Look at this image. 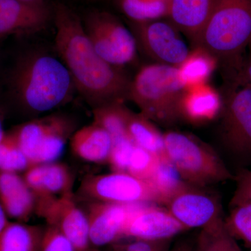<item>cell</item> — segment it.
Masks as SVG:
<instances>
[{
	"label": "cell",
	"instance_id": "obj_11",
	"mask_svg": "<svg viewBox=\"0 0 251 251\" xmlns=\"http://www.w3.org/2000/svg\"><path fill=\"white\" fill-rule=\"evenodd\" d=\"M39 201L38 212L49 226L59 229L76 251H88L90 242L88 217L73 201L72 193L59 198H40Z\"/></svg>",
	"mask_w": 251,
	"mask_h": 251
},
{
	"label": "cell",
	"instance_id": "obj_5",
	"mask_svg": "<svg viewBox=\"0 0 251 251\" xmlns=\"http://www.w3.org/2000/svg\"><path fill=\"white\" fill-rule=\"evenodd\" d=\"M163 138L167 156L188 184L206 188L233 179L219 155L196 137L168 130Z\"/></svg>",
	"mask_w": 251,
	"mask_h": 251
},
{
	"label": "cell",
	"instance_id": "obj_19",
	"mask_svg": "<svg viewBox=\"0 0 251 251\" xmlns=\"http://www.w3.org/2000/svg\"><path fill=\"white\" fill-rule=\"evenodd\" d=\"M24 180L34 195L40 198L71 192L70 174L66 167L57 163L31 166L26 171Z\"/></svg>",
	"mask_w": 251,
	"mask_h": 251
},
{
	"label": "cell",
	"instance_id": "obj_40",
	"mask_svg": "<svg viewBox=\"0 0 251 251\" xmlns=\"http://www.w3.org/2000/svg\"></svg>",
	"mask_w": 251,
	"mask_h": 251
},
{
	"label": "cell",
	"instance_id": "obj_31",
	"mask_svg": "<svg viewBox=\"0 0 251 251\" xmlns=\"http://www.w3.org/2000/svg\"><path fill=\"white\" fill-rule=\"evenodd\" d=\"M112 148L108 162L115 172L127 173L135 144L128 137L112 140Z\"/></svg>",
	"mask_w": 251,
	"mask_h": 251
},
{
	"label": "cell",
	"instance_id": "obj_27",
	"mask_svg": "<svg viewBox=\"0 0 251 251\" xmlns=\"http://www.w3.org/2000/svg\"><path fill=\"white\" fill-rule=\"evenodd\" d=\"M216 68L214 59L201 50H194L179 67L181 78L188 87L204 83Z\"/></svg>",
	"mask_w": 251,
	"mask_h": 251
},
{
	"label": "cell",
	"instance_id": "obj_30",
	"mask_svg": "<svg viewBox=\"0 0 251 251\" xmlns=\"http://www.w3.org/2000/svg\"><path fill=\"white\" fill-rule=\"evenodd\" d=\"M158 157L135 145L130 156L127 173L149 181L156 169Z\"/></svg>",
	"mask_w": 251,
	"mask_h": 251
},
{
	"label": "cell",
	"instance_id": "obj_23",
	"mask_svg": "<svg viewBox=\"0 0 251 251\" xmlns=\"http://www.w3.org/2000/svg\"><path fill=\"white\" fill-rule=\"evenodd\" d=\"M148 181L156 191L158 204L164 206L173 196L189 184L183 180L168 156L158 158L156 169Z\"/></svg>",
	"mask_w": 251,
	"mask_h": 251
},
{
	"label": "cell",
	"instance_id": "obj_29",
	"mask_svg": "<svg viewBox=\"0 0 251 251\" xmlns=\"http://www.w3.org/2000/svg\"><path fill=\"white\" fill-rule=\"evenodd\" d=\"M30 163L10 134L0 144V171L16 173L27 170Z\"/></svg>",
	"mask_w": 251,
	"mask_h": 251
},
{
	"label": "cell",
	"instance_id": "obj_4",
	"mask_svg": "<svg viewBox=\"0 0 251 251\" xmlns=\"http://www.w3.org/2000/svg\"><path fill=\"white\" fill-rule=\"evenodd\" d=\"M188 86L179 67L144 66L132 79L129 99L140 113L155 123L170 126L181 121V106Z\"/></svg>",
	"mask_w": 251,
	"mask_h": 251
},
{
	"label": "cell",
	"instance_id": "obj_33",
	"mask_svg": "<svg viewBox=\"0 0 251 251\" xmlns=\"http://www.w3.org/2000/svg\"><path fill=\"white\" fill-rule=\"evenodd\" d=\"M171 240L135 239L133 242L115 244L112 251H169Z\"/></svg>",
	"mask_w": 251,
	"mask_h": 251
},
{
	"label": "cell",
	"instance_id": "obj_38",
	"mask_svg": "<svg viewBox=\"0 0 251 251\" xmlns=\"http://www.w3.org/2000/svg\"><path fill=\"white\" fill-rule=\"evenodd\" d=\"M4 135V130H3L2 122H1V117H0V144H1V141H2Z\"/></svg>",
	"mask_w": 251,
	"mask_h": 251
},
{
	"label": "cell",
	"instance_id": "obj_32",
	"mask_svg": "<svg viewBox=\"0 0 251 251\" xmlns=\"http://www.w3.org/2000/svg\"><path fill=\"white\" fill-rule=\"evenodd\" d=\"M41 251H76L72 242L59 229L52 226L44 231Z\"/></svg>",
	"mask_w": 251,
	"mask_h": 251
},
{
	"label": "cell",
	"instance_id": "obj_41",
	"mask_svg": "<svg viewBox=\"0 0 251 251\" xmlns=\"http://www.w3.org/2000/svg\"></svg>",
	"mask_w": 251,
	"mask_h": 251
},
{
	"label": "cell",
	"instance_id": "obj_35",
	"mask_svg": "<svg viewBox=\"0 0 251 251\" xmlns=\"http://www.w3.org/2000/svg\"><path fill=\"white\" fill-rule=\"evenodd\" d=\"M241 84H249L251 87V41L248 46L237 85Z\"/></svg>",
	"mask_w": 251,
	"mask_h": 251
},
{
	"label": "cell",
	"instance_id": "obj_21",
	"mask_svg": "<svg viewBox=\"0 0 251 251\" xmlns=\"http://www.w3.org/2000/svg\"><path fill=\"white\" fill-rule=\"evenodd\" d=\"M126 131L128 136L135 145L158 158L168 156L163 133L158 130L153 122L141 113L135 114L130 110L127 121Z\"/></svg>",
	"mask_w": 251,
	"mask_h": 251
},
{
	"label": "cell",
	"instance_id": "obj_22",
	"mask_svg": "<svg viewBox=\"0 0 251 251\" xmlns=\"http://www.w3.org/2000/svg\"><path fill=\"white\" fill-rule=\"evenodd\" d=\"M44 234L36 226L9 222L0 234V251H41Z\"/></svg>",
	"mask_w": 251,
	"mask_h": 251
},
{
	"label": "cell",
	"instance_id": "obj_24",
	"mask_svg": "<svg viewBox=\"0 0 251 251\" xmlns=\"http://www.w3.org/2000/svg\"><path fill=\"white\" fill-rule=\"evenodd\" d=\"M195 251H242L229 233L222 216L201 228Z\"/></svg>",
	"mask_w": 251,
	"mask_h": 251
},
{
	"label": "cell",
	"instance_id": "obj_28",
	"mask_svg": "<svg viewBox=\"0 0 251 251\" xmlns=\"http://www.w3.org/2000/svg\"><path fill=\"white\" fill-rule=\"evenodd\" d=\"M230 206V213L224 220L226 228L234 239L242 241L251 250V202Z\"/></svg>",
	"mask_w": 251,
	"mask_h": 251
},
{
	"label": "cell",
	"instance_id": "obj_15",
	"mask_svg": "<svg viewBox=\"0 0 251 251\" xmlns=\"http://www.w3.org/2000/svg\"><path fill=\"white\" fill-rule=\"evenodd\" d=\"M135 206L102 202L94 204L88 217L90 242L101 247L123 237L126 225Z\"/></svg>",
	"mask_w": 251,
	"mask_h": 251
},
{
	"label": "cell",
	"instance_id": "obj_16",
	"mask_svg": "<svg viewBox=\"0 0 251 251\" xmlns=\"http://www.w3.org/2000/svg\"><path fill=\"white\" fill-rule=\"evenodd\" d=\"M214 0H171L168 19L196 49L210 15Z\"/></svg>",
	"mask_w": 251,
	"mask_h": 251
},
{
	"label": "cell",
	"instance_id": "obj_12",
	"mask_svg": "<svg viewBox=\"0 0 251 251\" xmlns=\"http://www.w3.org/2000/svg\"><path fill=\"white\" fill-rule=\"evenodd\" d=\"M204 188L187 184L165 204L175 219L186 229L204 227L221 217V201Z\"/></svg>",
	"mask_w": 251,
	"mask_h": 251
},
{
	"label": "cell",
	"instance_id": "obj_39",
	"mask_svg": "<svg viewBox=\"0 0 251 251\" xmlns=\"http://www.w3.org/2000/svg\"><path fill=\"white\" fill-rule=\"evenodd\" d=\"M20 1H25V2H40V1H44V0H20Z\"/></svg>",
	"mask_w": 251,
	"mask_h": 251
},
{
	"label": "cell",
	"instance_id": "obj_17",
	"mask_svg": "<svg viewBox=\"0 0 251 251\" xmlns=\"http://www.w3.org/2000/svg\"><path fill=\"white\" fill-rule=\"evenodd\" d=\"M0 204L6 215L26 221L36 205L35 196L17 173L0 171Z\"/></svg>",
	"mask_w": 251,
	"mask_h": 251
},
{
	"label": "cell",
	"instance_id": "obj_14",
	"mask_svg": "<svg viewBox=\"0 0 251 251\" xmlns=\"http://www.w3.org/2000/svg\"><path fill=\"white\" fill-rule=\"evenodd\" d=\"M50 16V11L45 1L0 0V39L40 31L46 27Z\"/></svg>",
	"mask_w": 251,
	"mask_h": 251
},
{
	"label": "cell",
	"instance_id": "obj_13",
	"mask_svg": "<svg viewBox=\"0 0 251 251\" xmlns=\"http://www.w3.org/2000/svg\"><path fill=\"white\" fill-rule=\"evenodd\" d=\"M187 230L166 207L156 204H135L123 237L147 240H168Z\"/></svg>",
	"mask_w": 251,
	"mask_h": 251
},
{
	"label": "cell",
	"instance_id": "obj_9",
	"mask_svg": "<svg viewBox=\"0 0 251 251\" xmlns=\"http://www.w3.org/2000/svg\"><path fill=\"white\" fill-rule=\"evenodd\" d=\"M138 50L157 64L179 67L191 54L180 31L169 20L129 21Z\"/></svg>",
	"mask_w": 251,
	"mask_h": 251
},
{
	"label": "cell",
	"instance_id": "obj_1",
	"mask_svg": "<svg viewBox=\"0 0 251 251\" xmlns=\"http://www.w3.org/2000/svg\"><path fill=\"white\" fill-rule=\"evenodd\" d=\"M54 15L56 50L76 92L94 108L128 100L133 78L96 52L80 18L62 4L54 7Z\"/></svg>",
	"mask_w": 251,
	"mask_h": 251
},
{
	"label": "cell",
	"instance_id": "obj_36",
	"mask_svg": "<svg viewBox=\"0 0 251 251\" xmlns=\"http://www.w3.org/2000/svg\"><path fill=\"white\" fill-rule=\"evenodd\" d=\"M169 251H195V249L187 242H180L176 243Z\"/></svg>",
	"mask_w": 251,
	"mask_h": 251
},
{
	"label": "cell",
	"instance_id": "obj_37",
	"mask_svg": "<svg viewBox=\"0 0 251 251\" xmlns=\"http://www.w3.org/2000/svg\"><path fill=\"white\" fill-rule=\"evenodd\" d=\"M6 214L4 209H3L2 206L0 204V234L3 232L6 226H7L8 221Z\"/></svg>",
	"mask_w": 251,
	"mask_h": 251
},
{
	"label": "cell",
	"instance_id": "obj_8",
	"mask_svg": "<svg viewBox=\"0 0 251 251\" xmlns=\"http://www.w3.org/2000/svg\"><path fill=\"white\" fill-rule=\"evenodd\" d=\"M82 25L96 52L109 64L123 67L136 58L138 46L134 35L113 15L92 13Z\"/></svg>",
	"mask_w": 251,
	"mask_h": 251
},
{
	"label": "cell",
	"instance_id": "obj_10",
	"mask_svg": "<svg viewBox=\"0 0 251 251\" xmlns=\"http://www.w3.org/2000/svg\"><path fill=\"white\" fill-rule=\"evenodd\" d=\"M83 191L102 202L159 204L151 183L128 173L115 172L89 178L84 183Z\"/></svg>",
	"mask_w": 251,
	"mask_h": 251
},
{
	"label": "cell",
	"instance_id": "obj_25",
	"mask_svg": "<svg viewBox=\"0 0 251 251\" xmlns=\"http://www.w3.org/2000/svg\"><path fill=\"white\" fill-rule=\"evenodd\" d=\"M130 111L125 102L105 104L94 108V123L108 131L112 140L128 137L126 126Z\"/></svg>",
	"mask_w": 251,
	"mask_h": 251
},
{
	"label": "cell",
	"instance_id": "obj_3",
	"mask_svg": "<svg viewBox=\"0 0 251 251\" xmlns=\"http://www.w3.org/2000/svg\"><path fill=\"white\" fill-rule=\"evenodd\" d=\"M9 89L20 105L37 113L67 103L76 92L62 61L39 50L26 52L18 59L10 75Z\"/></svg>",
	"mask_w": 251,
	"mask_h": 251
},
{
	"label": "cell",
	"instance_id": "obj_6",
	"mask_svg": "<svg viewBox=\"0 0 251 251\" xmlns=\"http://www.w3.org/2000/svg\"><path fill=\"white\" fill-rule=\"evenodd\" d=\"M221 96L217 120L221 140L234 154L251 158V87L223 85Z\"/></svg>",
	"mask_w": 251,
	"mask_h": 251
},
{
	"label": "cell",
	"instance_id": "obj_26",
	"mask_svg": "<svg viewBox=\"0 0 251 251\" xmlns=\"http://www.w3.org/2000/svg\"><path fill=\"white\" fill-rule=\"evenodd\" d=\"M171 0H118L122 12L131 21L168 18Z\"/></svg>",
	"mask_w": 251,
	"mask_h": 251
},
{
	"label": "cell",
	"instance_id": "obj_2",
	"mask_svg": "<svg viewBox=\"0 0 251 251\" xmlns=\"http://www.w3.org/2000/svg\"><path fill=\"white\" fill-rule=\"evenodd\" d=\"M251 41V0H214L196 49L214 59L224 85H237Z\"/></svg>",
	"mask_w": 251,
	"mask_h": 251
},
{
	"label": "cell",
	"instance_id": "obj_34",
	"mask_svg": "<svg viewBox=\"0 0 251 251\" xmlns=\"http://www.w3.org/2000/svg\"><path fill=\"white\" fill-rule=\"evenodd\" d=\"M237 186L230 206L238 203L251 202V170L243 169L235 177Z\"/></svg>",
	"mask_w": 251,
	"mask_h": 251
},
{
	"label": "cell",
	"instance_id": "obj_20",
	"mask_svg": "<svg viewBox=\"0 0 251 251\" xmlns=\"http://www.w3.org/2000/svg\"><path fill=\"white\" fill-rule=\"evenodd\" d=\"M112 138L103 128L94 123L77 130L72 138V148L85 161L108 162L112 148Z\"/></svg>",
	"mask_w": 251,
	"mask_h": 251
},
{
	"label": "cell",
	"instance_id": "obj_18",
	"mask_svg": "<svg viewBox=\"0 0 251 251\" xmlns=\"http://www.w3.org/2000/svg\"><path fill=\"white\" fill-rule=\"evenodd\" d=\"M222 107L221 94L204 83L188 87L181 106V120L201 125L217 120Z\"/></svg>",
	"mask_w": 251,
	"mask_h": 251
},
{
	"label": "cell",
	"instance_id": "obj_7",
	"mask_svg": "<svg viewBox=\"0 0 251 251\" xmlns=\"http://www.w3.org/2000/svg\"><path fill=\"white\" fill-rule=\"evenodd\" d=\"M71 130L67 119L54 115L23 124L9 134L34 166L56 161L64 151Z\"/></svg>",
	"mask_w": 251,
	"mask_h": 251
}]
</instances>
